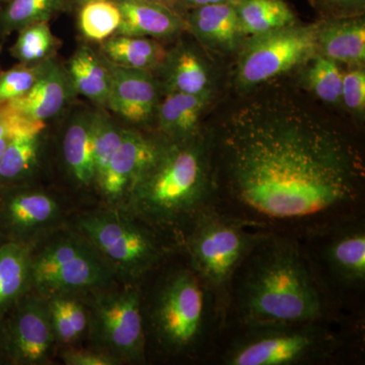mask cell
<instances>
[{"label": "cell", "mask_w": 365, "mask_h": 365, "mask_svg": "<svg viewBox=\"0 0 365 365\" xmlns=\"http://www.w3.org/2000/svg\"><path fill=\"white\" fill-rule=\"evenodd\" d=\"M216 210L302 240L365 215V163L354 137L288 103L244 106L209 131Z\"/></svg>", "instance_id": "obj_1"}, {"label": "cell", "mask_w": 365, "mask_h": 365, "mask_svg": "<svg viewBox=\"0 0 365 365\" xmlns=\"http://www.w3.org/2000/svg\"><path fill=\"white\" fill-rule=\"evenodd\" d=\"M348 316L351 314L340 311L327 294L302 241L269 234L235 271L228 289L225 326L326 321Z\"/></svg>", "instance_id": "obj_2"}, {"label": "cell", "mask_w": 365, "mask_h": 365, "mask_svg": "<svg viewBox=\"0 0 365 365\" xmlns=\"http://www.w3.org/2000/svg\"><path fill=\"white\" fill-rule=\"evenodd\" d=\"M143 292L146 355L211 365L225 324V311L180 248L155 268Z\"/></svg>", "instance_id": "obj_3"}, {"label": "cell", "mask_w": 365, "mask_h": 365, "mask_svg": "<svg viewBox=\"0 0 365 365\" xmlns=\"http://www.w3.org/2000/svg\"><path fill=\"white\" fill-rule=\"evenodd\" d=\"M213 201L210 135L204 131L189 140L165 138L123 209L181 247L196 220L215 207Z\"/></svg>", "instance_id": "obj_4"}, {"label": "cell", "mask_w": 365, "mask_h": 365, "mask_svg": "<svg viewBox=\"0 0 365 365\" xmlns=\"http://www.w3.org/2000/svg\"><path fill=\"white\" fill-rule=\"evenodd\" d=\"M365 316L225 325L211 365H361Z\"/></svg>", "instance_id": "obj_5"}, {"label": "cell", "mask_w": 365, "mask_h": 365, "mask_svg": "<svg viewBox=\"0 0 365 365\" xmlns=\"http://www.w3.org/2000/svg\"><path fill=\"white\" fill-rule=\"evenodd\" d=\"M322 285L343 313L365 316V215L300 240Z\"/></svg>", "instance_id": "obj_6"}, {"label": "cell", "mask_w": 365, "mask_h": 365, "mask_svg": "<svg viewBox=\"0 0 365 365\" xmlns=\"http://www.w3.org/2000/svg\"><path fill=\"white\" fill-rule=\"evenodd\" d=\"M78 227L83 237L129 282H141L181 248L124 209L83 216Z\"/></svg>", "instance_id": "obj_7"}, {"label": "cell", "mask_w": 365, "mask_h": 365, "mask_svg": "<svg viewBox=\"0 0 365 365\" xmlns=\"http://www.w3.org/2000/svg\"><path fill=\"white\" fill-rule=\"evenodd\" d=\"M268 235L212 207L196 220L182 240V252L217 297L225 314L228 289L235 271Z\"/></svg>", "instance_id": "obj_8"}, {"label": "cell", "mask_w": 365, "mask_h": 365, "mask_svg": "<svg viewBox=\"0 0 365 365\" xmlns=\"http://www.w3.org/2000/svg\"><path fill=\"white\" fill-rule=\"evenodd\" d=\"M114 271L85 237H57L32 257V284L46 299L105 287Z\"/></svg>", "instance_id": "obj_9"}, {"label": "cell", "mask_w": 365, "mask_h": 365, "mask_svg": "<svg viewBox=\"0 0 365 365\" xmlns=\"http://www.w3.org/2000/svg\"><path fill=\"white\" fill-rule=\"evenodd\" d=\"M319 23L285 26L248 38L240 49L237 83L255 88L306 64L317 54Z\"/></svg>", "instance_id": "obj_10"}, {"label": "cell", "mask_w": 365, "mask_h": 365, "mask_svg": "<svg viewBox=\"0 0 365 365\" xmlns=\"http://www.w3.org/2000/svg\"><path fill=\"white\" fill-rule=\"evenodd\" d=\"M141 282L98 295L91 313V331L102 351L118 361L146 364Z\"/></svg>", "instance_id": "obj_11"}, {"label": "cell", "mask_w": 365, "mask_h": 365, "mask_svg": "<svg viewBox=\"0 0 365 365\" xmlns=\"http://www.w3.org/2000/svg\"><path fill=\"white\" fill-rule=\"evenodd\" d=\"M55 340L46 297L19 300L4 333V347L9 356L18 364H42Z\"/></svg>", "instance_id": "obj_12"}, {"label": "cell", "mask_w": 365, "mask_h": 365, "mask_svg": "<svg viewBox=\"0 0 365 365\" xmlns=\"http://www.w3.org/2000/svg\"><path fill=\"white\" fill-rule=\"evenodd\" d=\"M165 137L148 135L137 129L125 128L123 139L98 182L103 195L124 205L139 178L150 167L162 148Z\"/></svg>", "instance_id": "obj_13"}, {"label": "cell", "mask_w": 365, "mask_h": 365, "mask_svg": "<svg viewBox=\"0 0 365 365\" xmlns=\"http://www.w3.org/2000/svg\"><path fill=\"white\" fill-rule=\"evenodd\" d=\"M106 60L111 73V88L106 108L133 126L151 123L157 116L163 90L153 72L118 66Z\"/></svg>", "instance_id": "obj_14"}, {"label": "cell", "mask_w": 365, "mask_h": 365, "mask_svg": "<svg viewBox=\"0 0 365 365\" xmlns=\"http://www.w3.org/2000/svg\"><path fill=\"white\" fill-rule=\"evenodd\" d=\"M184 20L187 30L213 51H240L246 42L235 4H215L195 7L185 13Z\"/></svg>", "instance_id": "obj_15"}, {"label": "cell", "mask_w": 365, "mask_h": 365, "mask_svg": "<svg viewBox=\"0 0 365 365\" xmlns=\"http://www.w3.org/2000/svg\"><path fill=\"white\" fill-rule=\"evenodd\" d=\"M76 93L66 67L54 60L32 90L4 105L26 119L46 122L61 113Z\"/></svg>", "instance_id": "obj_16"}, {"label": "cell", "mask_w": 365, "mask_h": 365, "mask_svg": "<svg viewBox=\"0 0 365 365\" xmlns=\"http://www.w3.org/2000/svg\"><path fill=\"white\" fill-rule=\"evenodd\" d=\"M121 24L115 35L155 40L174 39L186 31L184 16L170 7L145 0H117Z\"/></svg>", "instance_id": "obj_17"}, {"label": "cell", "mask_w": 365, "mask_h": 365, "mask_svg": "<svg viewBox=\"0 0 365 365\" xmlns=\"http://www.w3.org/2000/svg\"><path fill=\"white\" fill-rule=\"evenodd\" d=\"M317 53L350 68L364 67L365 21L364 16L328 18L319 21Z\"/></svg>", "instance_id": "obj_18"}, {"label": "cell", "mask_w": 365, "mask_h": 365, "mask_svg": "<svg viewBox=\"0 0 365 365\" xmlns=\"http://www.w3.org/2000/svg\"><path fill=\"white\" fill-rule=\"evenodd\" d=\"M0 216L9 232L21 237L51 227L59 218L60 207L44 192L21 190L6 197Z\"/></svg>", "instance_id": "obj_19"}, {"label": "cell", "mask_w": 365, "mask_h": 365, "mask_svg": "<svg viewBox=\"0 0 365 365\" xmlns=\"http://www.w3.org/2000/svg\"><path fill=\"white\" fill-rule=\"evenodd\" d=\"M211 95H189L168 91L158 104L157 116L160 135L170 141H185L203 133L200 122Z\"/></svg>", "instance_id": "obj_20"}, {"label": "cell", "mask_w": 365, "mask_h": 365, "mask_svg": "<svg viewBox=\"0 0 365 365\" xmlns=\"http://www.w3.org/2000/svg\"><path fill=\"white\" fill-rule=\"evenodd\" d=\"M45 122L19 114L13 135L0 158V184H11L30 174L39 160Z\"/></svg>", "instance_id": "obj_21"}, {"label": "cell", "mask_w": 365, "mask_h": 365, "mask_svg": "<svg viewBox=\"0 0 365 365\" xmlns=\"http://www.w3.org/2000/svg\"><path fill=\"white\" fill-rule=\"evenodd\" d=\"M158 71H162L163 91L189 95H212L210 71L193 48L180 45L170 52Z\"/></svg>", "instance_id": "obj_22"}, {"label": "cell", "mask_w": 365, "mask_h": 365, "mask_svg": "<svg viewBox=\"0 0 365 365\" xmlns=\"http://www.w3.org/2000/svg\"><path fill=\"white\" fill-rule=\"evenodd\" d=\"M95 112L78 111L71 117L63 137V158L67 169L83 186L96 185L93 165Z\"/></svg>", "instance_id": "obj_23"}, {"label": "cell", "mask_w": 365, "mask_h": 365, "mask_svg": "<svg viewBox=\"0 0 365 365\" xmlns=\"http://www.w3.org/2000/svg\"><path fill=\"white\" fill-rule=\"evenodd\" d=\"M66 68L76 93L104 109L111 88V73L102 53L88 46H81L69 59Z\"/></svg>", "instance_id": "obj_24"}, {"label": "cell", "mask_w": 365, "mask_h": 365, "mask_svg": "<svg viewBox=\"0 0 365 365\" xmlns=\"http://www.w3.org/2000/svg\"><path fill=\"white\" fill-rule=\"evenodd\" d=\"M32 257L24 242L0 246V314L18 304L32 285Z\"/></svg>", "instance_id": "obj_25"}, {"label": "cell", "mask_w": 365, "mask_h": 365, "mask_svg": "<svg viewBox=\"0 0 365 365\" xmlns=\"http://www.w3.org/2000/svg\"><path fill=\"white\" fill-rule=\"evenodd\" d=\"M100 45V52L112 63L151 72L160 69L168 55L160 41L150 38L114 35Z\"/></svg>", "instance_id": "obj_26"}, {"label": "cell", "mask_w": 365, "mask_h": 365, "mask_svg": "<svg viewBox=\"0 0 365 365\" xmlns=\"http://www.w3.org/2000/svg\"><path fill=\"white\" fill-rule=\"evenodd\" d=\"M235 7L247 39L297 23L284 0H239Z\"/></svg>", "instance_id": "obj_27"}, {"label": "cell", "mask_w": 365, "mask_h": 365, "mask_svg": "<svg viewBox=\"0 0 365 365\" xmlns=\"http://www.w3.org/2000/svg\"><path fill=\"white\" fill-rule=\"evenodd\" d=\"M66 0H6L0 11V35L19 32L39 21H50L59 13Z\"/></svg>", "instance_id": "obj_28"}, {"label": "cell", "mask_w": 365, "mask_h": 365, "mask_svg": "<svg viewBox=\"0 0 365 365\" xmlns=\"http://www.w3.org/2000/svg\"><path fill=\"white\" fill-rule=\"evenodd\" d=\"M11 53L21 64L34 66L54 58L60 41L55 37L49 21H39L19 31Z\"/></svg>", "instance_id": "obj_29"}, {"label": "cell", "mask_w": 365, "mask_h": 365, "mask_svg": "<svg viewBox=\"0 0 365 365\" xmlns=\"http://www.w3.org/2000/svg\"><path fill=\"white\" fill-rule=\"evenodd\" d=\"M121 11L115 0H98L79 6L78 29L91 42L102 43L117 33Z\"/></svg>", "instance_id": "obj_30"}, {"label": "cell", "mask_w": 365, "mask_h": 365, "mask_svg": "<svg viewBox=\"0 0 365 365\" xmlns=\"http://www.w3.org/2000/svg\"><path fill=\"white\" fill-rule=\"evenodd\" d=\"M95 112L93 119V165L96 185L102 179L108 165L114 157L123 139L125 128L118 125L112 117L103 110Z\"/></svg>", "instance_id": "obj_31"}, {"label": "cell", "mask_w": 365, "mask_h": 365, "mask_svg": "<svg viewBox=\"0 0 365 365\" xmlns=\"http://www.w3.org/2000/svg\"><path fill=\"white\" fill-rule=\"evenodd\" d=\"M309 62L307 83L311 91L327 104L337 105L342 103L341 91L343 72L341 71L339 64L318 53Z\"/></svg>", "instance_id": "obj_32"}, {"label": "cell", "mask_w": 365, "mask_h": 365, "mask_svg": "<svg viewBox=\"0 0 365 365\" xmlns=\"http://www.w3.org/2000/svg\"><path fill=\"white\" fill-rule=\"evenodd\" d=\"M54 60L52 58L34 66L20 63L9 71H0V105L23 97L32 90Z\"/></svg>", "instance_id": "obj_33"}, {"label": "cell", "mask_w": 365, "mask_h": 365, "mask_svg": "<svg viewBox=\"0 0 365 365\" xmlns=\"http://www.w3.org/2000/svg\"><path fill=\"white\" fill-rule=\"evenodd\" d=\"M341 101L353 114L364 115L365 110V72L354 67L343 72Z\"/></svg>", "instance_id": "obj_34"}, {"label": "cell", "mask_w": 365, "mask_h": 365, "mask_svg": "<svg viewBox=\"0 0 365 365\" xmlns=\"http://www.w3.org/2000/svg\"><path fill=\"white\" fill-rule=\"evenodd\" d=\"M62 360L67 365H114L119 364L115 357L102 350L68 349L62 353Z\"/></svg>", "instance_id": "obj_35"}, {"label": "cell", "mask_w": 365, "mask_h": 365, "mask_svg": "<svg viewBox=\"0 0 365 365\" xmlns=\"http://www.w3.org/2000/svg\"><path fill=\"white\" fill-rule=\"evenodd\" d=\"M365 0H324L321 13L328 18L362 16Z\"/></svg>", "instance_id": "obj_36"}, {"label": "cell", "mask_w": 365, "mask_h": 365, "mask_svg": "<svg viewBox=\"0 0 365 365\" xmlns=\"http://www.w3.org/2000/svg\"><path fill=\"white\" fill-rule=\"evenodd\" d=\"M18 118V113L9 109L6 105H0V158L11 140Z\"/></svg>", "instance_id": "obj_37"}, {"label": "cell", "mask_w": 365, "mask_h": 365, "mask_svg": "<svg viewBox=\"0 0 365 365\" xmlns=\"http://www.w3.org/2000/svg\"><path fill=\"white\" fill-rule=\"evenodd\" d=\"M180 4L184 9L185 13L189 9H195V7L208 6V4H237L239 0H179Z\"/></svg>", "instance_id": "obj_38"}, {"label": "cell", "mask_w": 365, "mask_h": 365, "mask_svg": "<svg viewBox=\"0 0 365 365\" xmlns=\"http://www.w3.org/2000/svg\"><path fill=\"white\" fill-rule=\"evenodd\" d=\"M145 1L157 2V4H163V6L170 7L173 11L181 14L182 16H184L185 14V11L182 9L179 0H145Z\"/></svg>", "instance_id": "obj_39"}, {"label": "cell", "mask_w": 365, "mask_h": 365, "mask_svg": "<svg viewBox=\"0 0 365 365\" xmlns=\"http://www.w3.org/2000/svg\"><path fill=\"white\" fill-rule=\"evenodd\" d=\"M307 1H309L314 9H319V11H321L324 0H307Z\"/></svg>", "instance_id": "obj_40"}, {"label": "cell", "mask_w": 365, "mask_h": 365, "mask_svg": "<svg viewBox=\"0 0 365 365\" xmlns=\"http://www.w3.org/2000/svg\"><path fill=\"white\" fill-rule=\"evenodd\" d=\"M71 1L76 4V6H81L86 4V2L98 1V0H71ZM115 1H117V0H115Z\"/></svg>", "instance_id": "obj_41"}, {"label": "cell", "mask_w": 365, "mask_h": 365, "mask_svg": "<svg viewBox=\"0 0 365 365\" xmlns=\"http://www.w3.org/2000/svg\"><path fill=\"white\" fill-rule=\"evenodd\" d=\"M6 0H0V11H1L2 6L6 4Z\"/></svg>", "instance_id": "obj_42"}, {"label": "cell", "mask_w": 365, "mask_h": 365, "mask_svg": "<svg viewBox=\"0 0 365 365\" xmlns=\"http://www.w3.org/2000/svg\"><path fill=\"white\" fill-rule=\"evenodd\" d=\"M0 53H1V47H0Z\"/></svg>", "instance_id": "obj_43"}]
</instances>
